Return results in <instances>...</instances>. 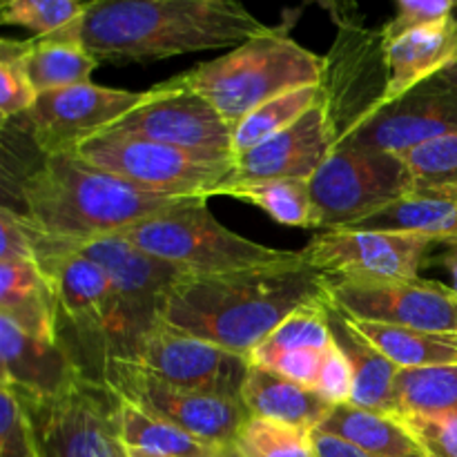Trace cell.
Instances as JSON below:
<instances>
[{
    "instance_id": "6da1fadb",
    "label": "cell",
    "mask_w": 457,
    "mask_h": 457,
    "mask_svg": "<svg viewBox=\"0 0 457 457\" xmlns=\"http://www.w3.org/2000/svg\"><path fill=\"white\" fill-rule=\"evenodd\" d=\"M324 272L302 257L221 275H183L170 290L163 320L248 357L290 312L324 297Z\"/></svg>"
},
{
    "instance_id": "7a4b0ae2",
    "label": "cell",
    "mask_w": 457,
    "mask_h": 457,
    "mask_svg": "<svg viewBox=\"0 0 457 457\" xmlns=\"http://www.w3.org/2000/svg\"><path fill=\"white\" fill-rule=\"evenodd\" d=\"M270 29L241 0H98L76 34L98 62L129 65L235 49Z\"/></svg>"
},
{
    "instance_id": "3957f363",
    "label": "cell",
    "mask_w": 457,
    "mask_h": 457,
    "mask_svg": "<svg viewBox=\"0 0 457 457\" xmlns=\"http://www.w3.org/2000/svg\"><path fill=\"white\" fill-rule=\"evenodd\" d=\"M181 201L137 187L79 154H40L21 179L22 214L45 235L71 244L119 235Z\"/></svg>"
},
{
    "instance_id": "277c9868",
    "label": "cell",
    "mask_w": 457,
    "mask_h": 457,
    "mask_svg": "<svg viewBox=\"0 0 457 457\" xmlns=\"http://www.w3.org/2000/svg\"><path fill=\"white\" fill-rule=\"evenodd\" d=\"M27 226L36 263L56 295L58 342L85 378L103 382L107 361L120 357L119 302L110 277L71 241L45 235L29 219Z\"/></svg>"
},
{
    "instance_id": "5b68a950",
    "label": "cell",
    "mask_w": 457,
    "mask_h": 457,
    "mask_svg": "<svg viewBox=\"0 0 457 457\" xmlns=\"http://www.w3.org/2000/svg\"><path fill=\"white\" fill-rule=\"evenodd\" d=\"M321 74L324 56L302 47L284 29H270L179 76L208 98L226 123L235 128L270 98L306 85H320Z\"/></svg>"
},
{
    "instance_id": "8992f818",
    "label": "cell",
    "mask_w": 457,
    "mask_h": 457,
    "mask_svg": "<svg viewBox=\"0 0 457 457\" xmlns=\"http://www.w3.org/2000/svg\"><path fill=\"white\" fill-rule=\"evenodd\" d=\"M119 235L187 275H221L299 257V253L262 245L228 230L210 212L208 199H186Z\"/></svg>"
},
{
    "instance_id": "52a82bcc",
    "label": "cell",
    "mask_w": 457,
    "mask_h": 457,
    "mask_svg": "<svg viewBox=\"0 0 457 457\" xmlns=\"http://www.w3.org/2000/svg\"><path fill=\"white\" fill-rule=\"evenodd\" d=\"M85 161L147 192L183 199H210L232 179V154L183 150L168 143L105 132L85 143Z\"/></svg>"
},
{
    "instance_id": "ba28073f",
    "label": "cell",
    "mask_w": 457,
    "mask_h": 457,
    "mask_svg": "<svg viewBox=\"0 0 457 457\" xmlns=\"http://www.w3.org/2000/svg\"><path fill=\"white\" fill-rule=\"evenodd\" d=\"M308 183L320 214V230L361 221L415 187L400 154L357 143L335 147Z\"/></svg>"
},
{
    "instance_id": "9c48e42d",
    "label": "cell",
    "mask_w": 457,
    "mask_h": 457,
    "mask_svg": "<svg viewBox=\"0 0 457 457\" xmlns=\"http://www.w3.org/2000/svg\"><path fill=\"white\" fill-rule=\"evenodd\" d=\"M103 384L138 409L183 428L210 446L237 442L250 418V411L239 397L205 395L172 386L132 360L107 361Z\"/></svg>"
},
{
    "instance_id": "30bf717a",
    "label": "cell",
    "mask_w": 457,
    "mask_h": 457,
    "mask_svg": "<svg viewBox=\"0 0 457 457\" xmlns=\"http://www.w3.org/2000/svg\"><path fill=\"white\" fill-rule=\"evenodd\" d=\"M145 92H125L92 80L38 94L31 110L3 128L25 134L45 156L76 154L92 138L141 105Z\"/></svg>"
},
{
    "instance_id": "8fae6325",
    "label": "cell",
    "mask_w": 457,
    "mask_h": 457,
    "mask_svg": "<svg viewBox=\"0 0 457 457\" xmlns=\"http://www.w3.org/2000/svg\"><path fill=\"white\" fill-rule=\"evenodd\" d=\"M320 85L335 141L342 145L382 110L388 87L384 31L364 25L339 27L333 47L324 56Z\"/></svg>"
},
{
    "instance_id": "7c38bea8",
    "label": "cell",
    "mask_w": 457,
    "mask_h": 457,
    "mask_svg": "<svg viewBox=\"0 0 457 457\" xmlns=\"http://www.w3.org/2000/svg\"><path fill=\"white\" fill-rule=\"evenodd\" d=\"M74 245L110 277L119 302V360H132L143 335L163 317L170 290L187 272L145 253L123 235H107Z\"/></svg>"
},
{
    "instance_id": "4fadbf2b",
    "label": "cell",
    "mask_w": 457,
    "mask_h": 457,
    "mask_svg": "<svg viewBox=\"0 0 457 457\" xmlns=\"http://www.w3.org/2000/svg\"><path fill=\"white\" fill-rule=\"evenodd\" d=\"M21 404L43 457H128L116 427V395L103 382L80 379L54 400Z\"/></svg>"
},
{
    "instance_id": "5bb4252c",
    "label": "cell",
    "mask_w": 457,
    "mask_h": 457,
    "mask_svg": "<svg viewBox=\"0 0 457 457\" xmlns=\"http://www.w3.org/2000/svg\"><path fill=\"white\" fill-rule=\"evenodd\" d=\"M326 302L351 320L457 333V293L427 279L326 277Z\"/></svg>"
},
{
    "instance_id": "9a60e30c",
    "label": "cell",
    "mask_w": 457,
    "mask_h": 457,
    "mask_svg": "<svg viewBox=\"0 0 457 457\" xmlns=\"http://www.w3.org/2000/svg\"><path fill=\"white\" fill-rule=\"evenodd\" d=\"M107 132L168 143L183 150L232 154V128L217 107L183 83L179 74L147 89L141 105Z\"/></svg>"
},
{
    "instance_id": "2e32d148",
    "label": "cell",
    "mask_w": 457,
    "mask_h": 457,
    "mask_svg": "<svg viewBox=\"0 0 457 457\" xmlns=\"http://www.w3.org/2000/svg\"><path fill=\"white\" fill-rule=\"evenodd\" d=\"M132 361L172 386L239 400L250 370L245 355L195 337L163 317L143 335Z\"/></svg>"
},
{
    "instance_id": "e0dca14e",
    "label": "cell",
    "mask_w": 457,
    "mask_h": 457,
    "mask_svg": "<svg viewBox=\"0 0 457 457\" xmlns=\"http://www.w3.org/2000/svg\"><path fill=\"white\" fill-rule=\"evenodd\" d=\"M436 241L386 230H321L299 250L303 263L326 277L351 279H418Z\"/></svg>"
},
{
    "instance_id": "ac0fdd59",
    "label": "cell",
    "mask_w": 457,
    "mask_h": 457,
    "mask_svg": "<svg viewBox=\"0 0 457 457\" xmlns=\"http://www.w3.org/2000/svg\"><path fill=\"white\" fill-rule=\"evenodd\" d=\"M455 132L457 87L433 76L375 112L346 143L404 154L420 143Z\"/></svg>"
},
{
    "instance_id": "d6986e66",
    "label": "cell",
    "mask_w": 457,
    "mask_h": 457,
    "mask_svg": "<svg viewBox=\"0 0 457 457\" xmlns=\"http://www.w3.org/2000/svg\"><path fill=\"white\" fill-rule=\"evenodd\" d=\"M337 141L321 94V101L299 116L293 125L237 154L232 161V179L228 183L268 181V179L311 181L317 170L326 163Z\"/></svg>"
},
{
    "instance_id": "ffe728a7",
    "label": "cell",
    "mask_w": 457,
    "mask_h": 457,
    "mask_svg": "<svg viewBox=\"0 0 457 457\" xmlns=\"http://www.w3.org/2000/svg\"><path fill=\"white\" fill-rule=\"evenodd\" d=\"M3 384L21 402L54 400L87 379L61 344L27 335L12 317L0 315Z\"/></svg>"
},
{
    "instance_id": "44dd1931",
    "label": "cell",
    "mask_w": 457,
    "mask_h": 457,
    "mask_svg": "<svg viewBox=\"0 0 457 457\" xmlns=\"http://www.w3.org/2000/svg\"><path fill=\"white\" fill-rule=\"evenodd\" d=\"M457 58V18L449 16L445 21L428 22L413 27L395 38L386 40V65L388 87L384 105L397 101L445 71Z\"/></svg>"
},
{
    "instance_id": "7402d4cb",
    "label": "cell",
    "mask_w": 457,
    "mask_h": 457,
    "mask_svg": "<svg viewBox=\"0 0 457 457\" xmlns=\"http://www.w3.org/2000/svg\"><path fill=\"white\" fill-rule=\"evenodd\" d=\"M346 230H386L420 235L436 244H457V183L413 187L379 212L351 223Z\"/></svg>"
},
{
    "instance_id": "603a6c76",
    "label": "cell",
    "mask_w": 457,
    "mask_h": 457,
    "mask_svg": "<svg viewBox=\"0 0 457 457\" xmlns=\"http://www.w3.org/2000/svg\"><path fill=\"white\" fill-rule=\"evenodd\" d=\"M0 315H7L31 337L58 342V306L52 284L31 259L0 262Z\"/></svg>"
},
{
    "instance_id": "cb8c5ba5",
    "label": "cell",
    "mask_w": 457,
    "mask_h": 457,
    "mask_svg": "<svg viewBox=\"0 0 457 457\" xmlns=\"http://www.w3.org/2000/svg\"><path fill=\"white\" fill-rule=\"evenodd\" d=\"M328 308L333 339L353 366V393L348 404L395 415V379L402 369L382 355L346 315L335 311L330 303Z\"/></svg>"
},
{
    "instance_id": "d4e9b609",
    "label": "cell",
    "mask_w": 457,
    "mask_h": 457,
    "mask_svg": "<svg viewBox=\"0 0 457 457\" xmlns=\"http://www.w3.org/2000/svg\"><path fill=\"white\" fill-rule=\"evenodd\" d=\"M241 400L253 418L293 424L311 431H315L333 409V404L317 391L262 366H250Z\"/></svg>"
},
{
    "instance_id": "484cf974",
    "label": "cell",
    "mask_w": 457,
    "mask_h": 457,
    "mask_svg": "<svg viewBox=\"0 0 457 457\" xmlns=\"http://www.w3.org/2000/svg\"><path fill=\"white\" fill-rule=\"evenodd\" d=\"M317 431L342 437L357 449L378 457H427L397 415L378 413L353 404L333 406Z\"/></svg>"
},
{
    "instance_id": "4316f807",
    "label": "cell",
    "mask_w": 457,
    "mask_h": 457,
    "mask_svg": "<svg viewBox=\"0 0 457 457\" xmlns=\"http://www.w3.org/2000/svg\"><path fill=\"white\" fill-rule=\"evenodd\" d=\"M79 29L25 40V67L36 92L87 83L101 62L80 43Z\"/></svg>"
},
{
    "instance_id": "83f0119b",
    "label": "cell",
    "mask_w": 457,
    "mask_h": 457,
    "mask_svg": "<svg viewBox=\"0 0 457 457\" xmlns=\"http://www.w3.org/2000/svg\"><path fill=\"white\" fill-rule=\"evenodd\" d=\"M351 324L402 370L457 364V333H431L364 320H351Z\"/></svg>"
},
{
    "instance_id": "f1b7e54d",
    "label": "cell",
    "mask_w": 457,
    "mask_h": 457,
    "mask_svg": "<svg viewBox=\"0 0 457 457\" xmlns=\"http://www.w3.org/2000/svg\"><path fill=\"white\" fill-rule=\"evenodd\" d=\"M217 196H232V199L254 205L284 226L320 230V214L312 201L311 183L303 179L223 183L217 190Z\"/></svg>"
},
{
    "instance_id": "f546056e",
    "label": "cell",
    "mask_w": 457,
    "mask_h": 457,
    "mask_svg": "<svg viewBox=\"0 0 457 457\" xmlns=\"http://www.w3.org/2000/svg\"><path fill=\"white\" fill-rule=\"evenodd\" d=\"M330 344H333V330H330V308L324 290V297L312 299L290 312L259 346L248 353V361L250 366L272 369L286 353L306 351V348L326 351Z\"/></svg>"
},
{
    "instance_id": "4dcf8cb0",
    "label": "cell",
    "mask_w": 457,
    "mask_h": 457,
    "mask_svg": "<svg viewBox=\"0 0 457 457\" xmlns=\"http://www.w3.org/2000/svg\"><path fill=\"white\" fill-rule=\"evenodd\" d=\"M116 395V393H114ZM116 427L125 449L168 457H199L212 446L196 440L183 428L138 409L132 402L116 395Z\"/></svg>"
},
{
    "instance_id": "1f68e13d",
    "label": "cell",
    "mask_w": 457,
    "mask_h": 457,
    "mask_svg": "<svg viewBox=\"0 0 457 457\" xmlns=\"http://www.w3.org/2000/svg\"><path fill=\"white\" fill-rule=\"evenodd\" d=\"M320 101L321 85H306V87L290 89L259 105L232 128V156L279 134Z\"/></svg>"
},
{
    "instance_id": "d6a6232c",
    "label": "cell",
    "mask_w": 457,
    "mask_h": 457,
    "mask_svg": "<svg viewBox=\"0 0 457 457\" xmlns=\"http://www.w3.org/2000/svg\"><path fill=\"white\" fill-rule=\"evenodd\" d=\"M400 413H457V364L400 370L395 415Z\"/></svg>"
},
{
    "instance_id": "836d02e7",
    "label": "cell",
    "mask_w": 457,
    "mask_h": 457,
    "mask_svg": "<svg viewBox=\"0 0 457 457\" xmlns=\"http://www.w3.org/2000/svg\"><path fill=\"white\" fill-rule=\"evenodd\" d=\"M98 0H0L4 25L29 29L34 36H54L79 29L80 21Z\"/></svg>"
},
{
    "instance_id": "e575fe53",
    "label": "cell",
    "mask_w": 457,
    "mask_h": 457,
    "mask_svg": "<svg viewBox=\"0 0 457 457\" xmlns=\"http://www.w3.org/2000/svg\"><path fill=\"white\" fill-rule=\"evenodd\" d=\"M245 457H320L311 428L253 418L241 428L235 442Z\"/></svg>"
},
{
    "instance_id": "d590c367",
    "label": "cell",
    "mask_w": 457,
    "mask_h": 457,
    "mask_svg": "<svg viewBox=\"0 0 457 457\" xmlns=\"http://www.w3.org/2000/svg\"><path fill=\"white\" fill-rule=\"evenodd\" d=\"M38 98L25 67V40L3 38L0 43V123L7 125L25 114Z\"/></svg>"
},
{
    "instance_id": "8d00e7d4",
    "label": "cell",
    "mask_w": 457,
    "mask_h": 457,
    "mask_svg": "<svg viewBox=\"0 0 457 457\" xmlns=\"http://www.w3.org/2000/svg\"><path fill=\"white\" fill-rule=\"evenodd\" d=\"M415 187H437L457 183V132L420 143L404 154Z\"/></svg>"
},
{
    "instance_id": "74e56055",
    "label": "cell",
    "mask_w": 457,
    "mask_h": 457,
    "mask_svg": "<svg viewBox=\"0 0 457 457\" xmlns=\"http://www.w3.org/2000/svg\"><path fill=\"white\" fill-rule=\"evenodd\" d=\"M427 457H457V413H400Z\"/></svg>"
},
{
    "instance_id": "f35d334b",
    "label": "cell",
    "mask_w": 457,
    "mask_h": 457,
    "mask_svg": "<svg viewBox=\"0 0 457 457\" xmlns=\"http://www.w3.org/2000/svg\"><path fill=\"white\" fill-rule=\"evenodd\" d=\"M3 420H0V457H43L36 445L34 428L21 402L9 388L0 386Z\"/></svg>"
},
{
    "instance_id": "ab89813d",
    "label": "cell",
    "mask_w": 457,
    "mask_h": 457,
    "mask_svg": "<svg viewBox=\"0 0 457 457\" xmlns=\"http://www.w3.org/2000/svg\"><path fill=\"white\" fill-rule=\"evenodd\" d=\"M457 0H397V16L382 27L384 38L391 40L413 27L445 21L453 16Z\"/></svg>"
},
{
    "instance_id": "60d3db41",
    "label": "cell",
    "mask_w": 457,
    "mask_h": 457,
    "mask_svg": "<svg viewBox=\"0 0 457 457\" xmlns=\"http://www.w3.org/2000/svg\"><path fill=\"white\" fill-rule=\"evenodd\" d=\"M315 391L333 406L348 404V402H351L353 366L335 339L333 344L326 348L324 369H321L320 382H317Z\"/></svg>"
},
{
    "instance_id": "b9f144b4",
    "label": "cell",
    "mask_w": 457,
    "mask_h": 457,
    "mask_svg": "<svg viewBox=\"0 0 457 457\" xmlns=\"http://www.w3.org/2000/svg\"><path fill=\"white\" fill-rule=\"evenodd\" d=\"M9 259H31V262H36L27 219L21 212L4 205L0 210V262H9Z\"/></svg>"
},
{
    "instance_id": "7bdbcfd3",
    "label": "cell",
    "mask_w": 457,
    "mask_h": 457,
    "mask_svg": "<svg viewBox=\"0 0 457 457\" xmlns=\"http://www.w3.org/2000/svg\"><path fill=\"white\" fill-rule=\"evenodd\" d=\"M324 357L326 351H317V348L286 353L284 357H279V360L275 361L272 370H277V373H281L284 378L293 379V382L315 391L317 382H320L321 369H324Z\"/></svg>"
},
{
    "instance_id": "ee69618b",
    "label": "cell",
    "mask_w": 457,
    "mask_h": 457,
    "mask_svg": "<svg viewBox=\"0 0 457 457\" xmlns=\"http://www.w3.org/2000/svg\"><path fill=\"white\" fill-rule=\"evenodd\" d=\"M312 442H315L317 455L320 457H378L357 449L355 445L342 440V437H335L330 436V433L317 431V428L312 431Z\"/></svg>"
},
{
    "instance_id": "f6af8a7d",
    "label": "cell",
    "mask_w": 457,
    "mask_h": 457,
    "mask_svg": "<svg viewBox=\"0 0 457 457\" xmlns=\"http://www.w3.org/2000/svg\"><path fill=\"white\" fill-rule=\"evenodd\" d=\"M321 4V9L330 13L337 27L346 25H364L360 16V4L357 0H317Z\"/></svg>"
},
{
    "instance_id": "bcb514c9",
    "label": "cell",
    "mask_w": 457,
    "mask_h": 457,
    "mask_svg": "<svg viewBox=\"0 0 457 457\" xmlns=\"http://www.w3.org/2000/svg\"><path fill=\"white\" fill-rule=\"evenodd\" d=\"M437 262L451 275V288L457 293V244H446V250L440 254Z\"/></svg>"
},
{
    "instance_id": "7dc6e473",
    "label": "cell",
    "mask_w": 457,
    "mask_h": 457,
    "mask_svg": "<svg viewBox=\"0 0 457 457\" xmlns=\"http://www.w3.org/2000/svg\"><path fill=\"white\" fill-rule=\"evenodd\" d=\"M437 76H440L442 80H446V83L453 85V87H457V58H455L453 62H451L449 67H446L445 71H440V74H437Z\"/></svg>"
},
{
    "instance_id": "c3c4849f",
    "label": "cell",
    "mask_w": 457,
    "mask_h": 457,
    "mask_svg": "<svg viewBox=\"0 0 457 457\" xmlns=\"http://www.w3.org/2000/svg\"><path fill=\"white\" fill-rule=\"evenodd\" d=\"M223 457H245V455H244V451H241L239 446H237L235 442H232V445L223 446Z\"/></svg>"
},
{
    "instance_id": "681fc988",
    "label": "cell",
    "mask_w": 457,
    "mask_h": 457,
    "mask_svg": "<svg viewBox=\"0 0 457 457\" xmlns=\"http://www.w3.org/2000/svg\"><path fill=\"white\" fill-rule=\"evenodd\" d=\"M128 451V457H168V455H154V453H143V451H134V449H125Z\"/></svg>"
},
{
    "instance_id": "f907efd6",
    "label": "cell",
    "mask_w": 457,
    "mask_h": 457,
    "mask_svg": "<svg viewBox=\"0 0 457 457\" xmlns=\"http://www.w3.org/2000/svg\"><path fill=\"white\" fill-rule=\"evenodd\" d=\"M199 457H223V446H212V449L208 451V453L199 455Z\"/></svg>"
}]
</instances>
